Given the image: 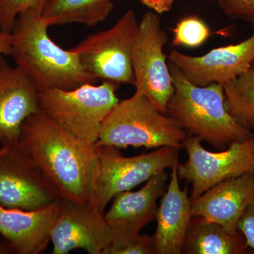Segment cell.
Masks as SVG:
<instances>
[{
    "label": "cell",
    "mask_w": 254,
    "mask_h": 254,
    "mask_svg": "<svg viewBox=\"0 0 254 254\" xmlns=\"http://www.w3.org/2000/svg\"><path fill=\"white\" fill-rule=\"evenodd\" d=\"M60 200L18 141L0 147V205L33 210Z\"/></svg>",
    "instance_id": "30bf717a"
},
{
    "label": "cell",
    "mask_w": 254,
    "mask_h": 254,
    "mask_svg": "<svg viewBox=\"0 0 254 254\" xmlns=\"http://www.w3.org/2000/svg\"><path fill=\"white\" fill-rule=\"evenodd\" d=\"M169 58L193 84L225 85L250 69L254 61V32L245 41L215 48L202 56H190L175 50Z\"/></svg>",
    "instance_id": "4fadbf2b"
},
{
    "label": "cell",
    "mask_w": 254,
    "mask_h": 254,
    "mask_svg": "<svg viewBox=\"0 0 254 254\" xmlns=\"http://www.w3.org/2000/svg\"><path fill=\"white\" fill-rule=\"evenodd\" d=\"M61 200L33 210L0 205V235L12 254H38L46 248L59 215Z\"/></svg>",
    "instance_id": "9a60e30c"
},
{
    "label": "cell",
    "mask_w": 254,
    "mask_h": 254,
    "mask_svg": "<svg viewBox=\"0 0 254 254\" xmlns=\"http://www.w3.org/2000/svg\"><path fill=\"white\" fill-rule=\"evenodd\" d=\"M173 32V44L187 48L201 46L210 36L207 23L194 16L184 18L177 23Z\"/></svg>",
    "instance_id": "44dd1931"
},
{
    "label": "cell",
    "mask_w": 254,
    "mask_h": 254,
    "mask_svg": "<svg viewBox=\"0 0 254 254\" xmlns=\"http://www.w3.org/2000/svg\"><path fill=\"white\" fill-rule=\"evenodd\" d=\"M177 163L172 167L166 191L157 210L154 235L156 254H180L187 229L191 220V201L188 188L181 189L177 175Z\"/></svg>",
    "instance_id": "e0dca14e"
},
{
    "label": "cell",
    "mask_w": 254,
    "mask_h": 254,
    "mask_svg": "<svg viewBox=\"0 0 254 254\" xmlns=\"http://www.w3.org/2000/svg\"><path fill=\"white\" fill-rule=\"evenodd\" d=\"M249 249L240 231L232 233L216 222L192 216L182 254H245L249 253Z\"/></svg>",
    "instance_id": "ac0fdd59"
},
{
    "label": "cell",
    "mask_w": 254,
    "mask_h": 254,
    "mask_svg": "<svg viewBox=\"0 0 254 254\" xmlns=\"http://www.w3.org/2000/svg\"><path fill=\"white\" fill-rule=\"evenodd\" d=\"M167 42L168 36L159 14L154 11L145 13L139 23L133 50L134 86L166 114L169 100L175 91L164 53Z\"/></svg>",
    "instance_id": "9c48e42d"
},
{
    "label": "cell",
    "mask_w": 254,
    "mask_h": 254,
    "mask_svg": "<svg viewBox=\"0 0 254 254\" xmlns=\"http://www.w3.org/2000/svg\"><path fill=\"white\" fill-rule=\"evenodd\" d=\"M229 17L247 21L254 15V0H210Z\"/></svg>",
    "instance_id": "603a6c76"
},
{
    "label": "cell",
    "mask_w": 254,
    "mask_h": 254,
    "mask_svg": "<svg viewBox=\"0 0 254 254\" xmlns=\"http://www.w3.org/2000/svg\"><path fill=\"white\" fill-rule=\"evenodd\" d=\"M188 136L175 119L157 108L141 92L120 100L102 125L95 145L157 149L183 148Z\"/></svg>",
    "instance_id": "277c9868"
},
{
    "label": "cell",
    "mask_w": 254,
    "mask_h": 254,
    "mask_svg": "<svg viewBox=\"0 0 254 254\" xmlns=\"http://www.w3.org/2000/svg\"><path fill=\"white\" fill-rule=\"evenodd\" d=\"M113 7L112 0H52L43 17L48 27L71 23L93 27L105 21Z\"/></svg>",
    "instance_id": "d6986e66"
},
{
    "label": "cell",
    "mask_w": 254,
    "mask_h": 254,
    "mask_svg": "<svg viewBox=\"0 0 254 254\" xmlns=\"http://www.w3.org/2000/svg\"><path fill=\"white\" fill-rule=\"evenodd\" d=\"M52 0H0V28L11 33L18 16L25 11L43 14Z\"/></svg>",
    "instance_id": "7402d4cb"
},
{
    "label": "cell",
    "mask_w": 254,
    "mask_h": 254,
    "mask_svg": "<svg viewBox=\"0 0 254 254\" xmlns=\"http://www.w3.org/2000/svg\"><path fill=\"white\" fill-rule=\"evenodd\" d=\"M251 69L253 70L254 71V61L253 62V63H252V66H251Z\"/></svg>",
    "instance_id": "f546056e"
},
{
    "label": "cell",
    "mask_w": 254,
    "mask_h": 254,
    "mask_svg": "<svg viewBox=\"0 0 254 254\" xmlns=\"http://www.w3.org/2000/svg\"><path fill=\"white\" fill-rule=\"evenodd\" d=\"M138 28L136 14L129 9L111 28L89 35L71 50L95 80L134 86L133 55Z\"/></svg>",
    "instance_id": "52a82bcc"
},
{
    "label": "cell",
    "mask_w": 254,
    "mask_h": 254,
    "mask_svg": "<svg viewBox=\"0 0 254 254\" xmlns=\"http://www.w3.org/2000/svg\"><path fill=\"white\" fill-rule=\"evenodd\" d=\"M104 213L89 204L61 200L60 212L50 235L53 254L82 249L91 254H106L111 232Z\"/></svg>",
    "instance_id": "7c38bea8"
},
{
    "label": "cell",
    "mask_w": 254,
    "mask_h": 254,
    "mask_svg": "<svg viewBox=\"0 0 254 254\" xmlns=\"http://www.w3.org/2000/svg\"><path fill=\"white\" fill-rule=\"evenodd\" d=\"M12 254L11 249L9 248L6 242L4 240L0 239V254Z\"/></svg>",
    "instance_id": "83f0119b"
},
{
    "label": "cell",
    "mask_w": 254,
    "mask_h": 254,
    "mask_svg": "<svg viewBox=\"0 0 254 254\" xmlns=\"http://www.w3.org/2000/svg\"><path fill=\"white\" fill-rule=\"evenodd\" d=\"M43 14L25 11L11 31V56L16 66L29 78L38 91L74 89L93 83L91 77L71 49L58 46L48 36Z\"/></svg>",
    "instance_id": "7a4b0ae2"
},
{
    "label": "cell",
    "mask_w": 254,
    "mask_h": 254,
    "mask_svg": "<svg viewBox=\"0 0 254 254\" xmlns=\"http://www.w3.org/2000/svg\"><path fill=\"white\" fill-rule=\"evenodd\" d=\"M254 198V173L244 174L217 184L190 200L192 215L216 222L235 233L241 215Z\"/></svg>",
    "instance_id": "2e32d148"
},
{
    "label": "cell",
    "mask_w": 254,
    "mask_h": 254,
    "mask_svg": "<svg viewBox=\"0 0 254 254\" xmlns=\"http://www.w3.org/2000/svg\"><path fill=\"white\" fill-rule=\"evenodd\" d=\"M247 21L252 23V24L254 26V15L253 16H252V17L249 18V19L247 20Z\"/></svg>",
    "instance_id": "f1b7e54d"
},
{
    "label": "cell",
    "mask_w": 254,
    "mask_h": 254,
    "mask_svg": "<svg viewBox=\"0 0 254 254\" xmlns=\"http://www.w3.org/2000/svg\"><path fill=\"white\" fill-rule=\"evenodd\" d=\"M39 112L38 90L0 55V147L18 142L25 120Z\"/></svg>",
    "instance_id": "5bb4252c"
},
{
    "label": "cell",
    "mask_w": 254,
    "mask_h": 254,
    "mask_svg": "<svg viewBox=\"0 0 254 254\" xmlns=\"http://www.w3.org/2000/svg\"><path fill=\"white\" fill-rule=\"evenodd\" d=\"M118 84L103 81L72 90L49 89L40 92L42 113L64 129L90 145L98 141L102 125L120 101L115 94Z\"/></svg>",
    "instance_id": "8992f818"
},
{
    "label": "cell",
    "mask_w": 254,
    "mask_h": 254,
    "mask_svg": "<svg viewBox=\"0 0 254 254\" xmlns=\"http://www.w3.org/2000/svg\"><path fill=\"white\" fill-rule=\"evenodd\" d=\"M223 87L227 111L241 126L254 133V71L250 68Z\"/></svg>",
    "instance_id": "ffe728a7"
},
{
    "label": "cell",
    "mask_w": 254,
    "mask_h": 254,
    "mask_svg": "<svg viewBox=\"0 0 254 254\" xmlns=\"http://www.w3.org/2000/svg\"><path fill=\"white\" fill-rule=\"evenodd\" d=\"M175 91L169 100L167 114L175 119L190 136L200 138L218 149L254 134L237 123L225 105L223 85L198 86L187 79L169 63Z\"/></svg>",
    "instance_id": "3957f363"
},
{
    "label": "cell",
    "mask_w": 254,
    "mask_h": 254,
    "mask_svg": "<svg viewBox=\"0 0 254 254\" xmlns=\"http://www.w3.org/2000/svg\"><path fill=\"white\" fill-rule=\"evenodd\" d=\"M142 4L158 14L168 12L171 9L175 0H139Z\"/></svg>",
    "instance_id": "484cf974"
},
{
    "label": "cell",
    "mask_w": 254,
    "mask_h": 254,
    "mask_svg": "<svg viewBox=\"0 0 254 254\" xmlns=\"http://www.w3.org/2000/svg\"><path fill=\"white\" fill-rule=\"evenodd\" d=\"M237 229L245 237L247 247L254 250V198L241 215Z\"/></svg>",
    "instance_id": "d4e9b609"
},
{
    "label": "cell",
    "mask_w": 254,
    "mask_h": 254,
    "mask_svg": "<svg viewBox=\"0 0 254 254\" xmlns=\"http://www.w3.org/2000/svg\"><path fill=\"white\" fill-rule=\"evenodd\" d=\"M166 171L152 177L141 190L119 193L104 217L112 235V244L106 254H115L141 235L143 227L154 221L158 200L167 190Z\"/></svg>",
    "instance_id": "8fae6325"
},
{
    "label": "cell",
    "mask_w": 254,
    "mask_h": 254,
    "mask_svg": "<svg viewBox=\"0 0 254 254\" xmlns=\"http://www.w3.org/2000/svg\"><path fill=\"white\" fill-rule=\"evenodd\" d=\"M178 149L157 148L149 153L125 157L120 148L96 145V158L90 183L88 204L105 213L119 193L131 190L178 162Z\"/></svg>",
    "instance_id": "5b68a950"
},
{
    "label": "cell",
    "mask_w": 254,
    "mask_h": 254,
    "mask_svg": "<svg viewBox=\"0 0 254 254\" xmlns=\"http://www.w3.org/2000/svg\"><path fill=\"white\" fill-rule=\"evenodd\" d=\"M115 254H156L154 238L141 234Z\"/></svg>",
    "instance_id": "cb8c5ba5"
},
{
    "label": "cell",
    "mask_w": 254,
    "mask_h": 254,
    "mask_svg": "<svg viewBox=\"0 0 254 254\" xmlns=\"http://www.w3.org/2000/svg\"><path fill=\"white\" fill-rule=\"evenodd\" d=\"M11 55V34L0 28V55Z\"/></svg>",
    "instance_id": "4316f807"
},
{
    "label": "cell",
    "mask_w": 254,
    "mask_h": 254,
    "mask_svg": "<svg viewBox=\"0 0 254 254\" xmlns=\"http://www.w3.org/2000/svg\"><path fill=\"white\" fill-rule=\"evenodd\" d=\"M201 142L200 138L188 135L183 143L187 160L185 163H177L179 179L192 185L190 200L224 180L254 173V136L234 142L219 152L209 151Z\"/></svg>",
    "instance_id": "ba28073f"
},
{
    "label": "cell",
    "mask_w": 254,
    "mask_h": 254,
    "mask_svg": "<svg viewBox=\"0 0 254 254\" xmlns=\"http://www.w3.org/2000/svg\"><path fill=\"white\" fill-rule=\"evenodd\" d=\"M18 143L60 200L88 204L96 145L81 141L41 111L25 120Z\"/></svg>",
    "instance_id": "6da1fadb"
}]
</instances>
